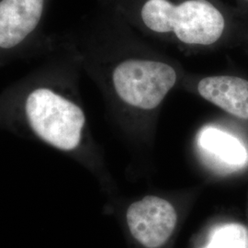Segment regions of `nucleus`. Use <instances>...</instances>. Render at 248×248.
I'll return each mask as SVG.
<instances>
[{"mask_svg": "<svg viewBox=\"0 0 248 248\" xmlns=\"http://www.w3.org/2000/svg\"><path fill=\"white\" fill-rule=\"evenodd\" d=\"M97 43L88 46L85 62L103 89L119 124L132 132H148L163 105L187 72L131 26L104 0Z\"/></svg>", "mask_w": 248, "mask_h": 248, "instance_id": "obj_1", "label": "nucleus"}, {"mask_svg": "<svg viewBox=\"0 0 248 248\" xmlns=\"http://www.w3.org/2000/svg\"><path fill=\"white\" fill-rule=\"evenodd\" d=\"M139 33L182 53L244 48L248 22L220 0H107Z\"/></svg>", "mask_w": 248, "mask_h": 248, "instance_id": "obj_2", "label": "nucleus"}, {"mask_svg": "<svg viewBox=\"0 0 248 248\" xmlns=\"http://www.w3.org/2000/svg\"><path fill=\"white\" fill-rule=\"evenodd\" d=\"M24 118L38 140L66 154L84 146L88 121L78 99L58 89L38 87L27 95Z\"/></svg>", "mask_w": 248, "mask_h": 248, "instance_id": "obj_3", "label": "nucleus"}, {"mask_svg": "<svg viewBox=\"0 0 248 248\" xmlns=\"http://www.w3.org/2000/svg\"><path fill=\"white\" fill-rule=\"evenodd\" d=\"M185 89L213 104L232 119L248 125V79L233 75L200 76L186 73Z\"/></svg>", "mask_w": 248, "mask_h": 248, "instance_id": "obj_4", "label": "nucleus"}, {"mask_svg": "<svg viewBox=\"0 0 248 248\" xmlns=\"http://www.w3.org/2000/svg\"><path fill=\"white\" fill-rule=\"evenodd\" d=\"M126 222L132 236L143 248H159L176 229L177 211L163 198L146 196L129 206Z\"/></svg>", "mask_w": 248, "mask_h": 248, "instance_id": "obj_5", "label": "nucleus"}, {"mask_svg": "<svg viewBox=\"0 0 248 248\" xmlns=\"http://www.w3.org/2000/svg\"><path fill=\"white\" fill-rule=\"evenodd\" d=\"M196 141L205 164L217 172H234L248 164L246 143L219 123L205 124L199 130Z\"/></svg>", "mask_w": 248, "mask_h": 248, "instance_id": "obj_6", "label": "nucleus"}, {"mask_svg": "<svg viewBox=\"0 0 248 248\" xmlns=\"http://www.w3.org/2000/svg\"><path fill=\"white\" fill-rule=\"evenodd\" d=\"M46 0H0V49L18 47L39 26Z\"/></svg>", "mask_w": 248, "mask_h": 248, "instance_id": "obj_7", "label": "nucleus"}, {"mask_svg": "<svg viewBox=\"0 0 248 248\" xmlns=\"http://www.w3.org/2000/svg\"><path fill=\"white\" fill-rule=\"evenodd\" d=\"M209 244L214 248H248V232L239 224L222 225L213 231Z\"/></svg>", "mask_w": 248, "mask_h": 248, "instance_id": "obj_8", "label": "nucleus"}, {"mask_svg": "<svg viewBox=\"0 0 248 248\" xmlns=\"http://www.w3.org/2000/svg\"><path fill=\"white\" fill-rule=\"evenodd\" d=\"M240 11H242L243 13L248 12V0H241Z\"/></svg>", "mask_w": 248, "mask_h": 248, "instance_id": "obj_9", "label": "nucleus"}, {"mask_svg": "<svg viewBox=\"0 0 248 248\" xmlns=\"http://www.w3.org/2000/svg\"><path fill=\"white\" fill-rule=\"evenodd\" d=\"M244 50H245V51H246V53L248 54V44L244 47Z\"/></svg>", "mask_w": 248, "mask_h": 248, "instance_id": "obj_10", "label": "nucleus"}, {"mask_svg": "<svg viewBox=\"0 0 248 248\" xmlns=\"http://www.w3.org/2000/svg\"><path fill=\"white\" fill-rule=\"evenodd\" d=\"M213 248V246H212V245H210V244H208V245H207V246H206V247H205V248Z\"/></svg>", "mask_w": 248, "mask_h": 248, "instance_id": "obj_11", "label": "nucleus"}]
</instances>
